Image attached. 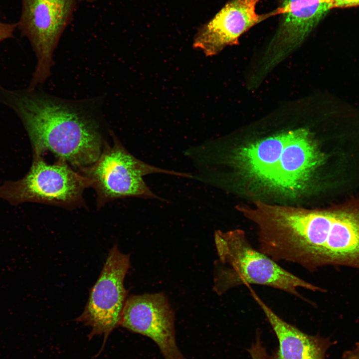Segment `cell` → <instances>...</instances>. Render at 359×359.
Listing matches in <instances>:
<instances>
[{
  "mask_svg": "<svg viewBox=\"0 0 359 359\" xmlns=\"http://www.w3.org/2000/svg\"><path fill=\"white\" fill-rule=\"evenodd\" d=\"M7 96L27 133L33 155L50 152L78 170L98 160L104 140L98 121L82 105L34 90Z\"/></svg>",
  "mask_w": 359,
  "mask_h": 359,
  "instance_id": "cell-1",
  "label": "cell"
},
{
  "mask_svg": "<svg viewBox=\"0 0 359 359\" xmlns=\"http://www.w3.org/2000/svg\"><path fill=\"white\" fill-rule=\"evenodd\" d=\"M281 253L310 272L328 266L359 270V204L298 208L287 224Z\"/></svg>",
  "mask_w": 359,
  "mask_h": 359,
  "instance_id": "cell-2",
  "label": "cell"
},
{
  "mask_svg": "<svg viewBox=\"0 0 359 359\" xmlns=\"http://www.w3.org/2000/svg\"><path fill=\"white\" fill-rule=\"evenodd\" d=\"M214 241L218 258L215 263L213 289L219 295L234 287L254 284L285 292L307 302L298 292L299 288L324 291L255 249L242 230L217 231Z\"/></svg>",
  "mask_w": 359,
  "mask_h": 359,
  "instance_id": "cell-3",
  "label": "cell"
},
{
  "mask_svg": "<svg viewBox=\"0 0 359 359\" xmlns=\"http://www.w3.org/2000/svg\"><path fill=\"white\" fill-rule=\"evenodd\" d=\"M113 144L104 142L102 152L92 165L79 172L92 182L100 208L112 200L126 197L160 199L147 186L143 177L163 173L190 178V174L159 168L146 163L131 154L111 132Z\"/></svg>",
  "mask_w": 359,
  "mask_h": 359,
  "instance_id": "cell-4",
  "label": "cell"
},
{
  "mask_svg": "<svg viewBox=\"0 0 359 359\" xmlns=\"http://www.w3.org/2000/svg\"><path fill=\"white\" fill-rule=\"evenodd\" d=\"M91 184L66 161L57 159L50 164L42 156L33 155L30 168L23 178L0 186V198L13 204L32 202L72 208L85 204L83 193Z\"/></svg>",
  "mask_w": 359,
  "mask_h": 359,
  "instance_id": "cell-5",
  "label": "cell"
},
{
  "mask_svg": "<svg viewBox=\"0 0 359 359\" xmlns=\"http://www.w3.org/2000/svg\"><path fill=\"white\" fill-rule=\"evenodd\" d=\"M76 5V0H22L17 27L29 41L37 58L29 90L50 75L53 52L72 20Z\"/></svg>",
  "mask_w": 359,
  "mask_h": 359,
  "instance_id": "cell-6",
  "label": "cell"
},
{
  "mask_svg": "<svg viewBox=\"0 0 359 359\" xmlns=\"http://www.w3.org/2000/svg\"><path fill=\"white\" fill-rule=\"evenodd\" d=\"M130 267V255L122 253L115 244L91 288L83 313L76 320L91 329L90 339L103 336V347L111 332L120 325L127 299L124 280Z\"/></svg>",
  "mask_w": 359,
  "mask_h": 359,
  "instance_id": "cell-7",
  "label": "cell"
},
{
  "mask_svg": "<svg viewBox=\"0 0 359 359\" xmlns=\"http://www.w3.org/2000/svg\"><path fill=\"white\" fill-rule=\"evenodd\" d=\"M120 325L152 340L165 359H186L177 345L174 313L164 293L130 296Z\"/></svg>",
  "mask_w": 359,
  "mask_h": 359,
  "instance_id": "cell-8",
  "label": "cell"
},
{
  "mask_svg": "<svg viewBox=\"0 0 359 359\" xmlns=\"http://www.w3.org/2000/svg\"><path fill=\"white\" fill-rule=\"evenodd\" d=\"M324 156L305 129L290 131L278 162L267 185L281 191L295 193L307 185Z\"/></svg>",
  "mask_w": 359,
  "mask_h": 359,
  "instance_id": "cell-9",
  "label": "cell"
},
{
  "mask_svg": "<svg viewBox=\"0 0 359 359\" xmlns=\"http://www.w3.org/2000/svg\"><path fill=\"white\" fill-rule=\"evenodd\" d=\"M260 0H232L198 31L193 46L207 56L216 55L227 45L236 44L239 37L266 18L255 11Z\"/></svg>",
  "mask_w": 359,
  "mask_h": 359,
  "instance_id": "cell-10",
  "label": "cell"
},
{
  "mask_svg": "<svg viewBox=\"0 0 359 359\" xmlns=\"http://www.w3.org/2000/svg\"><path fill=\"white\" fill-rule=\"evenodd\" d=\"M331 9L325 0H283L273 14H284L283 21L269 49L271 58L265 67L279 62L298 46Z\"/></svg>",
  "mask_w": 359,
  "mask_h": 359,
  "instance_id": "cell-11",
  "label": "cell"
},
{
  "mask_svg": "<svg viewBox=\"0 0 359 359\" xmlns=\"http://www.w3.org/2000/svg\"><path fill=\"white\" fill-rule=\"evenodd\" d=\"M251 295L261 309L279 342L278 350L269 359H325L333 343L319 335L306 334L278 316L247 286Z\"/></svg>",
  "mask_w": 359,
  "mask_h": 359,
  "instance_id": "cell-12",
  "label": "cell"
},
{
  "mask_svg": "<svg viewBox=\"0 0 359 359\" xmlns=\"http://www.w3.org/2000/svg\"><path fill=\"white\" fill-rule=\"evenodd\" d=\"M290 134L282 133L240 147L232 154V162L243 174L267 184Z\"/></svg>",
  "mask_w": 359,
  "mask_h": 359,
  "instance_id": "cell-13",
  "label": "cell"
},
{
  "mask_svg": "<svg viewBox=\"0 0 359 359\" xmlns=\"http://www.w3.org/2000/svg\"><path fill=\"white\" fill-rule=\"evenodd\" d=\"M17 23H7L0 21V42L13 36Z\"/></svg>",
  "mask_w": 359,
  "mask_h": 359,
  "instance_id": "cell-14",
  "label": "cell"
},
{
  "mask_svg": "<svg viewBox=\"0 0 359 359\" xmlns=\"http://www.w3.org/2000/svg\"><path fill=\"white\" fill-rule=\"evenodd\" d=\"M330 8L348 7L359 5V0H325Z\"/></svg>",
  "mask_w": 359,
  "mask_h": 359,
  "instance_id": "cell-15",
  "label": "cell"
},
{
  "mask_svg": "<svg viewBox=\"0 0 359 359\" xmlns=\"http://www.w3.org/2000/svg\"><path fill=\"white\" fill-rule=\"evenodd\" d=\"M341 359H359V343L351 350L345 352Z\"/></svg>",
  "mask_w": 359,
  "mask_h": 359,
  "instance_id": "cell-16",
  "label": "cell"
},
{
  "mask_svg": "<svg viewBox=\"0 0 359 359\" xmlns=\"http://www.w3.org/2000/svg\"><path fill=\"white\" fill-rule=\"evenodd\" d=\"M79 0L84 1V2H94L97 0Z\"/></svg>",
  "mask_w": 359,
  "mask_h": 359,
  "instance_id": "cell-17",
  "label": "cell"
}]
</instances>
